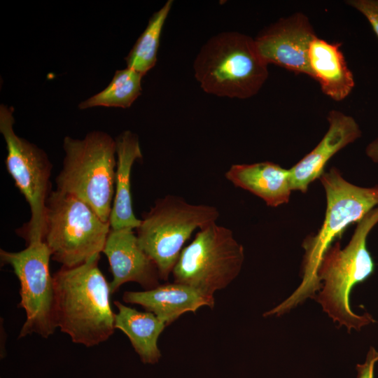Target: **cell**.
<instances>
[{
  "mask_svg": "<svg viewBox=\"0 0 378 378\" xmlns=\"http://www.w3.org/2000/svg\"><path fill=\"white\" fill-rule=\"evenodd\" d=\"M99 259L100 254L75 267L62 266L53 275L55 326L87 347L106 341L115 330L110 283Z\"/></svg>",
  "mask_w": 378,
  "mask_h": 378,
  "instance_id": "cell-1",
  "label": "cell"
},
{
  "mask_svg": "<svg viewBox=\"0 0 378 378\" xmlns=\"http://www.w3.org/2000/svg\"><path fill=\"white\" fill-rule=\"evenodd\" d=\"M324 188L327 206L323 223L318 232L303 242L305 253L302 262V282L296 290L279 305L264 313V316H281L309 298H314L322 284L317 272L326 251L335 239L340 238L351 224L358 223L378 206V186L364 188L346 181L335 167L319 178Z\"/></svg>",
  "mask_w": 378,
  "mask_h": 378,
  "instance_id": "cell-2",
  "label": "cell"
},
{
  "mask_svg": "<svg viewBox=\"0 0 378 378\" xmlns=\"http://www.w3.org/2000/svg\"><path fill=\"white\" fill-rule=\"evenodd\" d=\"M377 223L378 206L358 223L349 243L344 248L338 241L329 247L317 272L322 288L314 299L334 322L346 328L348 332L352 329L360 330L375 322L368 313L358 315L353 312L349 298L354 286L365 281L374 270L366 241Z\"/></svg>",
  "mask_w": 378,
  "mask_h": 378,
  "instance_id": "cell-3",
  "label": "cell"
},
{
  "mask_svg": "<svg viewBox=\"0 0 378 378\" xmlns=\"http://www.w3.org/2000/svg\"><path fill=\"white\" fill-rule=\"evenodd\" d=\"M267 66L255 39L233 31L211 36L193 63L194 76L205 92L241 99L260 91L269 76Z\"/></svg>",
  "mask_w": 378,
  "mask_h": 378,
  "instance_id": "cell-4",
  "label": "cell"
},
{
  "mask_svg": "<svg viewBox=\"0 0 378 378\" xmlns=\"http://www.w3.org/2000/svg\"><path fill=\"white\" fill-rule=\"evenodd\" d=\"M63 149L56 190L83 200L102 220L109 222L115 192V139L94 130L81 139L65 136Z\"/></svg>",
  "mask_w": 378,
  "mask_h": 378,
  "instance_id": "cell-5",
  "label": "cell"
},
{
  "mask_svg": "<svg viewBox=\"0 0 378 378\" xmlns=\"http://www.w3.org/2000/svg\"><path fill=\"white\" fill-rule=\"evenodd\" d=\"M219 212L207 204H193L167 195L142 216L136 230L138 242L155 264L160 278L167 281L183 245L196 229L216 222Z\"/></svg>",
  "mask_w": 378,
  "mask_h": 378,
  "instance_id": "cell-6",
  "label": "cell"
},
{
  "mask_svg": "<svg viewBox=\"0 0 378 378\" xmlns=\"http://www.w3.org/2000/svg\"><path fill=\"white\" fill-rule=\"evenodd\" d=\"M111 230L109 222L78 197L52 190L46 203L43 241L51 258L62 266L83 264L102 253Z\"/></svg>",
  "mask_w": 378,
  "mask_h": 378,
  "instance_id": "cell-7",
  "label": "cell"
},
{
  "mask_svg": "<svg viewBox=\"0 0 378 378\" xmlns=\"http://www.w3.org/2000/svg\"><path fill=\"white\" fill-rule=\"evenodd\" d=\"M13 112L12 106L1 104L0 132L6 145V170L30 208L29 220L16 230L29 244L43 241L52 164L43 149L15 132Z\"/></svg>",
  "mask_w": 378,
  "mask_h": 378,
  "instance_id": "cell-8",
  "label": "cell"
},
{
  "mask_svg": "<svg viewBox=\"0 0 378 378\" xmlns=\"http://www.w3.org/2000/svg\"><path fill=\"white\" fill-rule=\"evenodd\" d=\"M244 260V247L232 231L212 223L182 249L172 271L174 282L214 296L239 275Z\"/></svg>",
  "mask_w": 378,
  "mask_h": 378,
  "instance_id": "cell-9",
  "label": "cell"
},
{
  "mask_svg": "<svg viewBox=\"0 0 378 378\" xmlns=\"http://www.w3.org/2000/svg\"><path fill=\"white\" fill-rule=\"evenodd\" d=\"M51 253L43 241L27 244L20 251L0 250L3 265H10L20 282L19 308L24 310L26 320L19 338L36 333L44 338L57 328L54 319L55 289L50 272Z\"/></svg>",
  "mask_w": 378,
  "mask_h": 378,
  "instance_id": "cell-10",
  "label": "cell"
},
{
  "mask_svg": "<svg viewBox=\"0 0 378 378\" xmlns=\"http://www.w3.org/2000/svg\"><path fill=\"white\" fill-rule=\"evenodd\" d=\"M316 36L308 17L295 13L266 27L254 39L260 55L268 65L273 64L311 77L308 52Z\"/></svg>",
  "mask_w": 378,
  "mask_h": 378,
  "instance_id": "cell-11",
  "label": "cell"
},
{
  "mask_svg": "<svg viewBox=\"0 0 378 378\" xmlns=\"http://www.w3.org/2000/svg\"><path fill=\"white\" fill-rule=\"evenodd\" d=\"M131 227L112 229L108 234L102 253L106 256L113 279L111 293L125 283H138L144 290L160 285L158 270L141 248L136 232Z\"/></svg>",
  "mask_w": 378,
  "mask_h": 378,
  "instance_id": "cell-12",
  "label": "cell"
},
{
  "mask_svg": "<svg viewBox=\"0 0 378 378\" xmlns=\"http://www.w3.org/2000/svg\"><path fill=\"white\" fill-rule=\"evenodd\" d=\"M329 127L317 146L290 170L293 190L306 192L309 186L324 173L330 159L338 151L360 137L361 130L355 119L332 110L327 117Z\"/></svg>",
  "mask_w": 378,
  "mask_h": 378,
  "instance_id": "cell-13",
  "label": "cell"
},
{
  "mask_svg": "<svg viewBox=\"0 0 378 378\" xmlns=\"http://www.w3.org/2000/svg\"><path fill=\"white\" fill-rule=\"evenodd\" d=\"M122 300L143 307L146 312L164 321L167 326L187 312H195L204 306L213 308L215 304L214 296L176 282L160 284L150 290L125 291Z\"/></svg>",
  "mask_w": 378,
  "mask_h": 378,
  "instance_id": "cell-14",
  "label": "cell"
},
{
  "mask_svg": "<svg viewBox=\"0 0 378 378\" xmlns=\"http://www.w3.org/2000/svg\"><path fill=\"white\" fill-rule=\"evenodd\" d=\"M225 176L272 207L288 203L293 191L290 170L272 162L232 164Z\"/></svg>",
  "mask_w": 378,
  "mask_h": 378,
  "instance_id": "cell-15",
  "label": "cell"
},
{
  "mask_svg": "<svg viewBox=\"0 0 378 378\" xmlns=\"http://www.w3.org/2000/svg\"><path fill=\"white\" fill-rule=\"evenodd\" d=\"M341 46V43H330L316 36L308 52L311 77L319 83L323 93L335 101L346 98L355 85Z\"/></svg>",
  "mask_w": 378,
  "mask_h": 378,
  "instance_id": "cell-16",
  "label": "cell"
},
{
  "mask_svg": "<svg viewBox=\"0 0 378 378\" xmlns=\"http://www.w3.org/2000/svg\"><path fill=\"white\" fill-rule=\"evenodd\" d=\"M115 139L117 164L115 192L109 218L111 228L136 229L141 219L136 217L131 192V174L135 161L142 158L138 136L130 131L121 132Z\"/></svg>",
  "mask_w": 378,
  "mask_h": 378,
  "instance_id": "cell-17",
  "label": "cell"
},
{
  "mask_svg": "<svg viewBox=\"0 0 378 378\" xmlns=\"http://www.w3.org/2000/svg\"><path fill=\"white\" fill-rule=\"evenodd\" d=\"M115 314V329L123 332L129 338L135 352L144 364H156L162 357L158 340L167 327L164 321L149 312H139L118 300Z\"/></svg>",
  "mask_w": 378,
  "mask_h": 378,
  "instance_id": "cell-18",
  "label": "cell"
},
{
  "mask_svg": "<svg viewBox=\"0 0 378 378\" xmlns=\"http://www.w3.org/2000/svg\"><path fill=\"white\" fill-rule=\"evenodd\" d=\"M172 4V0L167 1L152 15L146 27L125 57L127 67L143 77L156 64L162 31Z\"/></svg>",
  "mask_w": 378,
  "mask_h": 378,
  "instance_id": "cell-19",
  "label": "cell"
},
{
  "mask_svg": "<svg viewBox=\"0 0 378 378\" xmlns=\"http://www.w3.org/2000/svg\"><path fill=\"white\" fill-rule=\"evenodd\" d=\"M143 76L126 67L117 70L109 84L102 91L78 104L81 110L97 106L127 108L141 93Z\"/></svg>",
  "mask_w": 378,
  "mask_h": 378,
  "instance_id": "cell-20",
  "label": "cell"
},
{
  "mask_svg": "<svg viewBox=\"0 0 378 378\" xmlns=\"http://www.w3.org/2000/svg\"><path fill=\"white\" fill-rule=\"evenodd\" d=\"M346 4L359 11L378 38V0H349Z\"/></svg>",
  "mask_w": 378,
  "mask_h": 378,
  "instance_id": "cell-21",
  "label": "cell"
},
{
  "mask_svg": "<svg viewBox=\"0 0 378 378\" xmlns=\"http://www.w3.org/2000/svg\"><path fill=\"white\" fill-rule=\"evenodd\" d=\"M378 361V351L370 346L363 364H357V378H374V368Z\"/></svg>",
  "mask_w": 378,
  "mask_h": 378,
  "instance_id": "cell-22",
  "label": "cell"
},
{
  "mask_svg": "<svg viewBox=\"0 0 378 378\" xmlns=\"http://www.w3.org/2000/svg\"><path fill=\"white\" fill-rule=\"evenodd\" d=\"M365 153L374 162L378 163V138L367 146Z\"/></svg>",
  "mask_w": 378,
  "mask_h": 378,
  "instance_id": "cell-23",
  "label": "cell"
}]
</instances>
